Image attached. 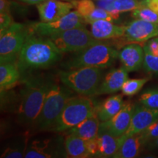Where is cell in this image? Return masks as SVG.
Segmentation results:
<instances>
[{
    "label": "cell",
    "mask_w": 158,
    "mask_h": 158,
    "mask_svg": "<svg viewBox=\"0 0 158 158\" xmlns=\"http://www.w3.org/2000/svg\"><path fill=\"white\" fill-rule=\"evenodd\" d=\"M71 2L86 23L89 24L97 20L105 19L110 21L115 20L108 12L97 6L92 0H73Z\"/></svg>",
    "instance_id": "16"
},
{
    "label": "cell",
    "mask_w": 158,
    "mask_h": 158,
    "mask_svg": "<svg viewBox=\"0 0 158 158\" xmlns=\"http://www.w3.org/2000/svg\"><path fill=\"white\" fill-rule=\"evenodd\" d=\"M132 16L135 19H142L158 24V13L147 7H140L135 10L132 13Z\"/></svg>",
    "instance_id": "28"
},
{
    "label": "cell",
    "mask_w": 158,
    "mask_h": 158,
    "mask_svg": "<svg viewBox=\"0 0 158 158\" xmlns=\"http://www.w3.org/2000/svg\"><path fill=\"white\" fill-rule=\"evenodd\" d=\"M0 32V63L16 62L29 34V26L14 22Z\"/></svg>",
    "instance_id": "7"
},
{
    "label": "cell",
    "mask_w": 158,
    "mask_h": 158,
    "mask_svg": "<svg viewBox=\"0 0 158 158\" xmlns=\"http://www.w3.org/2000/svg\"><path fill=\"white\" fill-rule=\"evenodd\" d=\"M91 25V33L98 40L122 38L124 34V26H117L108 20L94 21Z\"/></svg>",
    "instance_id": "18"
},
{
    "label": "cell",
    "mask_w": 158,
    "mask_h": 158,
    "mask_svg": "<svg viewBox=\"0 0 158 158\" xmlns=\"http://www.w3.org/2000/svg\"><path fill=\"white\" fill-rule=\"evenodd\" d=\"M97 138L86 141V147H87L88 152L89 154L90 157H98V151H99V145H98V138Z\"/></svg>",
    "instance_id": "34"
},
{
    "label": "cell",
    "mask_w": 158,
    "mask_h": 158,
    "mask_svg": "<svg viewBox=\"0 0 158 158\" xmlns=\"http://www.w3.org/2000/svg\"><path fill=\"white\" fill-rule=\"evenodd\" d=\"M97 6L100 8L105 10L114 18V19L117 20L119 18V13L114 7V1H108V0H94Z\"/></svg>",
    "instance_id": "32"
},
{
    "label": "cell",
    "mask_w": 158,
    "mask_h": 158,
    "mask_svg": "<svg viewBox=\"0 0 158 158\" xmlns=\"http://www.w3.org/2000/svg\"><path fill=\"white\" fill-rule=\"evenodd\" d=\"M144 56L143 68L149 73L158 74V56H155L149 52L147 48H144Z\"/></svg>",
    "instance_id": "29"
},
{
    "label": "cell",
    "mask_w": 158,
    "mask_h": 158,
    "mask_svg": "<svg viewBox=\"0 0 158 158\" xmlns=\"http://www.w3.org/2000/svg\"><path fill=\"white\" fill-rule=\"evenodd\" d=\"M148 144V148L150 150H158V137L152 141H149Z\"/></svg>",
    "instance_id": "38"
},
{
    "label": "cell",
    "mask_w": 158,
    "mask_h": 158,
    "mask_svg": "<svg viewBox=\"0 0 158 158\" xmlns=\"http://www.w3.org/2000/svg\"><path fill=\"white\" fill-rule=\"evenodd\" d=\"M14 23L13 17L8 13H0V31L7 29Z\"/></svg>",
    "instance_id": "33"
},
{
    "label": "cell",
    "mask_w": 158,
    "mask_h": 158,
    "mask_svg": "<svg viewBox=\"0 0 158 158\" xmlns=\"http://www.w3.org/2000/svg\"><path fill=\"white\" fill-rule=\"evenodd\" d=\"M135 106L131 102H127L115 116L107 121L101 122L99 133H106L115 137H121L130 127Z\"/></svg>",
    "instance_id": "10"
},
{
    "label": "cell",
    "mask_w": 158,
    "mask_h": 158,
    "mask_svg": "<svg viewBox=\"0 0 158 158\" xmlns=\"http://www.w3.org/2000/svg\"><path fill=\"white\" fill-rule=\"evenodd\" d=\"M61 52L77 53L97 43L104 42L92 36L85 27H76L48 37Z\"/></svg>",
    "instance_id": "8"
},
{
    "label": "cell",
    "mask_w": 158,
    "mask_h": 158,
    "mask_svg": "<svg viewBox=\"0 0 158 158\" xmlns=\"http://www.w3.org/2000/svg\"><path fill=\"white\" fill-rule=\"evenodd\" d=\"M158 37V24L142 19H135L124 25V34L122 38L128 43H144Z\"/></svg>",
    "instance_id": "11"
},
{
    "label": "cell",
    "mask_w": 158,
    "mask_h": 158,
    "mask_svg": "<svg viewBox=\"0 0 158 158\" xmlns=\"http://www.w3.org/2000/svg\"><path fill=\"white\" fill-rule=\"evenodd\" d=\"M158 119V110L140 105L135 106L130 127L122 135L124 138L141 133Z\"/></svg>",
    "instance_id": "12"
},
{
    "label": "cell",
    "mask_w": 158,
    "mask_h": 158,
    "mask_svg": "<svg viewBox=\"0 0 158 158\" xmlns=\"http://www.w3.org/2000/svg\"><path fill=\"white\" fill-rule=\"evenodd\" d=\"M21 73L16 62H2L0 64V89L1 93L10 90L21 79Z\"/></svg>",
    "instance_id": "20"
},
{
    "label": "cell",
    "mask_w": 158,
    "mask_h": 158,
    "mask_svg": "<svg viewBox=\"0 0 158 158\" xmlns=\"http://www.w3.org/2000/svg\"><path fill=\"white\" fill-rule=\"evenodd\" d=\"M66 86L52 83L45 97L42 110L35 126L42 130H51L73 93Z\"/></svg>",
    "instance_id": "6"
},
{
    "label": "cell",
    "mask_w": 158,
    "mask_h": 158,
    "mask_svg": "<svg viewBox=\"0 0 158 158\" xmlns=\"http://www.w3.org/2000/svg\"><path fill=\"white\" fill-rule=\"evenodd\" d=\"M151 54L155 56H158V37H154L148 40L147 44L143 45Z\"/></svg>",
    "instance_id": "35"
},
{
    "label": "cell",
    "mask_w": 158,
    "mask_h": 158,
    "mask_svg": "<svg viewBox=\"0 0 158 158\" xmlns=\"http://www.w3.org/2000/svg\"><path fill=\"white\" fill-rule=\"evenodd\" d=\"M51 139L35 140L27 147L26 158H51L61 157L62 148Z\"/></svg>",
    "instance_id": "15"
},
{
    "label": "cell",
    "mask_w": 158,
    "mask_h": 158,
    "mask_svg": "<svg viewBox=\"0 0 158 158\" xmlns=\"http://www.w3.org/2000/svg\"><path fill=\"white\" fill-rule=\"evenodd\" d=\"M10 13V2L8 0H0V13Z\"/></svg>",
    "instance_id": "37"
},
{
    "label": "cell",
    "mask_w": 158,
    "mask_h": 158,
    "mask_svg": "<svg viewBox=\"0 0 158 158\" xmlns=\"http://www.w3.org/2000/svg\"><path fill=\"white\" fill-rule=\"evenodd\" d=\"M20 1H21V0H20Z\"/></svg>",
    "instance_id": "41"
},
{
    "label": "cell",
    "mask_w": 158,
    "mask_h": 158,
    "mask_svg": "<svg viewBox=\"0 0 158 158\" xmlns=\"http://www.w3.org/2000/svg\"><path fill=\"white\" fill-rule=\"evenodd\" d=\"M122 96L116 94L105 100L97 107V115L100 122L107 121L115 116L124 106Z\"/></svg>",
    "instance_id": "22"
},
{
    "label": "cell",
    "mask_w": 158,
    "mask_h": 158,
    "mask_svg": "<svg viewBox=\"0 0 158 158\" xmlns=\"http://www.w3.org/2000/svg\"><path fill=\"white\" fill-rule=\"evenodd\" d=\"M128 73L124 67L110 70L102 80L96 95L113 94L121 90L124 83L128 79Z\"/></svg>",
    "instance_id": "17"
},
{
    "label": "cell",
    "mask_w": 158,
    "mask_h": 158,
    "mask_svg": "<svg viewBox=\"0 0 158 158\" xmlns=\"http://www.w3.org/2000/svg\"><path fill=\"white\" fill-rule=\"evenodd\" d=\"M114 7L119 13L144 7L142 0H114Z\"/></svg>",
    "instance_id": "27"
},
{
    "label": "cell",
    "mask_w": 158,
    "mask_h": 158,
    "mask_svg": "<svg viewBox=\"0 0 158 158\" xmlns=\"http://www.w3.org/2000/svg\"><path fill=\"white\" fill-rule=\"evenodd\" d=\"M139 102L146 107L158 110V88L144 92L140 96Z\"/></svg>",
    "instance_id": "26"
},
{
    "label": "cell",
    "mask_w": 158,
    "mask_h": 158,
    "mask_svg": "<svg viewBox=\"0 0 158 158\" xmlns=\"http://www.w3.org/2000/svg\"><path fill=\"white\" fill-rule=\"evenodd\" d=\"M59 78L63 85L81 95L96 96L102 81V69L78 68L59 72Z\"/></svg>",
    "instance_id": "4"
},
{
    "label": "cell",
    "mask_w": 158,
    "mask_h": 158,
    "mask_svg": "<svg viewBox=\"0 0 158 158\" xmlns=\"http://www.w3.org/2000/svg\"><path fill=\"white\" fill-rule=\"evenodd\" d=\"M100 121L96 113L86 118L75 127L67 130L64 133L66 135L68 134L74 135L88 141L98 137L100 130Z\"/></svg>",
    "instance_id": "19"
},
{
    "label": "cell",
    "mask_w": 158,
    "mask_h": 158,
    "mask_svg": "<svg viewBox=\"0 0 158 158\" xmlns=\"http://www.w3.org/2000/svg\"><path fill=\"white\" fill-rule=\"evenodd\" d=\"M144 56L143 47L139 43H130L118 52V59L122 67L129 73L141 69L143 64Z\"/></svg>",
    "instance_id": "14"
},
{
    "label": "cell",
    "mask_w": 158,
    "mask_h": 158,
    "mask_svg": "<svg viewBox=\"0 0 158 158\" xmlns=\"http://www.w3.org/2000/svg\"><path fill=\"white\" fill-rule=\"evenodd\" d=\"M98 106L90 97L81 95L72 96L63 108L52 128L51 131L64 133L70 128L97 113Z\"/></svg>",
    "instance_id": "5"
},
{
    "label": "cell",
    "mask_w": 158,
    "mask_h": 158,
    "mask_svg": "<svg viewBox=\"0 0 158 158\" xmlns=\"http://www.w3.org/2000/svg\"><path fill=\"white\" fill-rule=\"evenodd\" d=\"M141 135L144 144H147L158 137V119L142 132Z\"/></svg>",
    "instance_id": "31"
},
{
    "label": "cell",
    "mask_w": 158,
    "mask_h": 158,
    "mask_svg": "<svg viewBox=\"0 0 158 158\" xmlns=\"http://www.w3.org/2000/svg\"><path fill=\"white\" fill-rule=\"evenodd\" d=\"M118 58V51L106 42L97 43L79 51L62 63L64 70L78 68L106 69L112 66Z\"/></svg>",
    "instance_id": "3"
},
{
    "label": "cell",
    "mask_w": 158,
    "mask_h": 158,
    "mask_svg": "<svg viewBox=\"0 0 158 158\" xmlns=\"http://www.w3.org/2000/svg\"><path fill=\"white\" fill-rule=\"evenodd\" d=\"M108 1H114V0H108Z\"/></svg>",
    "instance_id": "40"
},
{
    "label": "cell",
    "mask_w": 158,
    "mask_h": 158,
    "mask_svg": "<svg viewBox=\"0 0 158 158\" xmlns=\"http://www.w3.org/2000/svg\"><path fill=\"white\" fill-rule=\"evenodd\" d=\"M64 150L69 157H90L86 147V141L74 135H66L64 141Z\"/></svg>",
    "instance_id": "24"
},
{
    "label": "cell",
    "mask_w": 158,
    "mask_h": 158,
    "mask_svg": "<svg viewBox=\"0 0 158 158\" xmlns=\"http://www.w3.org/2000/svg\"><path fill=\"white\" fill-rule=\"evenodd\" d=\"M143 7L158 13V0H142Z\"/></svg>",
    "instance_id": "36"
},
{
    "label": "cell",
    "mask_w": 158,
    "mask_h": 158,
    "mask_svg": "<svg viewBox=\"0 0 158 158\" xmlns=\"http://www.w3.org/2000/svg\"><path fill=\"white\" fill-rule=\"evenodd\" d=\"M86 21L76 10L70 11L66 15L51 22H35L29 26V31L40 37H49L52 35L76 28L85 27Z\"/></svg>",
    "instance_id": "9"
},
{
    "label": "cell",
    "mask_w": 158,
    "mask_h": 158,
    "mask_svg": "<svg viewBox=\"0 0 158 158\" xmlns=\"http://www.w3.org/2000/svg\"><path fill=\"white\" fill-rule=\"evenodd\" d=\"M21 1L25 3L29 4V5H37V4L43 2V0H21Z\"/></svg>",
    "instance_id": "39"
},
{
    "label": "cell",
    "mask_w": 158,
    "mask_h": 158,
    "mask_svg": "<svg viewBox=\"0 0 158 158\" xmlns=\"http://www.w3.org/2000/svg\"><path fill=\"white\" fill-rule=\"evenodd\" d=\"M27 147L22 144H13L6 149L2 154L1 157L5 158H21L24 157Z\"/></svg>",
    "instance_id": "30"
},
{
    "label": "cell",
    "mask_w": 158,
    "mask_h": 158,
    "mask_svg": "<svg viewBox=\"0 0 158 158\" xmlns=\"http://www.w3.org/2000/svg\"><path fill=\"white\" fill-rule=\"evenodd\" d=\"M21 79L23 88L21 90L18 117L20 123L24 125H35L53 81L43 74L25 75Z\"/></svg>",
    "instance_id": "1"
},
{
    "label": "cell",
    "mask_w": 158,
    "mask_h": 158,
    "mask_svg": "<svg viewBox=\"0 0 158 158\" xmlns=\"http://www.w3.org/2000/svg\"><path fill=\"white\" fill-rule=\"evenodd\" d=\"M62 54L48 37L38 36L29 31L16 62L21 73H25L52 66Z\"/></svg>",
    "instance_id": "2"
},
{
    "label": "cell",
    "mask_w": 158,
    "mask_h": 158,
    "mask_svg": "<svg viewBox=\"0 0 158 158\" xmlns=\"http://www.w3.org/2000/svg\"><path fill=\"white\" fill-rule=\"evenodd\" d=\"M149 80V78L127 79L122 87V94L128 97L135 95L140 92L144 84H147Z\"/></svg>",
    "instance_id": "25"
},
{
    "label": "cell",
    "mask_w": 158,
    "mask_h": 158,
    "mask_svg": "<svg viewBox=\"0 0 158 158\" xmlns=\"http://www.w3.org/2000/svg\"><path fill=\"white\" fill-rule=\"evenodd\" d=\"M73 8L71 2L62 0H43L37 5L40 19L43 22H51L56 21Z\"/></svg>",
    "instance_id": "13"
},
{
    "label": "cell",
    "mask_w": 158,
    "mask_h": 158,
    "mask_svg": "<svg viewBox=\"0 0 158 158\" xmlns=\"http://www.w3.org/2000/svg\"><path fill=\"white\" fill-rule=\"evenodd\" d=\"M144 145L141 133L136 134L124 138L121 147L114 158H133L137 157L141 152L142 147Z\"/></svg>",
    "instance_id": "23"
},
{
    "label": "cell",
    "mask_w": 158,
    "mask_h": 158,
    "mask_svg": "<svg viewBox=\"0 0 158 158\" xmlns=\"http://www.w3.org/2000/svg\"><path fill=\"white\" fill-rule=\"evenodd\" d=\"M97 138L99 145L98 157H114L124 140L122 136L115 137L106 133H99Z\"/></svg>",
    "instance_id": "21"
}]
</instances>
